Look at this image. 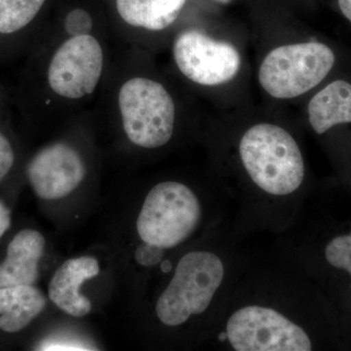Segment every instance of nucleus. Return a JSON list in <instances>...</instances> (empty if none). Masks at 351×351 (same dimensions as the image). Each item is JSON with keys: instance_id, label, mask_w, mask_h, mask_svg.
Instances as JSON below:
<instances>
[{"instance_id": "nucleus-1", "label": "nucleus", "mask_w": 351, "mask_h": 351, "mask_svg": "<svg viewBox=\"0 0 351 351\" xmlns=\"http://www.w3.org/2000/svg\"><path fill=\"white\" fill-rule=\"evenodd\" d=\"M313 280L271 246L254 250L208 339L218 351H311Z\"/></svg>"}, {"instance_id": "nucleus-2", "label": "nucleus", "mask_w": 351, "mask_h": 351, "mask_svg": "<svg viewBox=\"0 0 351 351\" xmlns=\"http://www.w3.org/2000/svg\"><path fill=\"white\" fill-rule=\"evenodd\" d=\"M237 154L240 176L226 189L230 225L243 239H272L290 225L307 195L301 147L284 127L263 122L241 134Z\"/></svg>"}, {"instance_id": "nucleus-3", "label": "nucleus", "mask_w": 351, "mask_h": 351, "mask_svg": "<svg viewBox=\"0 0 351 351\" xmlns=\"http://www.w3.org/2000/svg\"><path fill=\"white\" fill-rule=\"evenodd\" d=\"M248 241L234 232L228 219L172 262L169 281L154 304L160 325L176 330L199 321L208 341L255 250Z\"/></svg>"}, {"instance_id": "nucleus-4", "label": "nucleus", "mask_w": 351, "mask_h": 351, "mask_svg": "<svg viewBox=\"0 0 351 351\" xmlns=\"http://www.w3.org/2000/svg\"><path fill=\"white\" fill-rule=\"evenodd\" d=\"M230 217V199L225 189L204 195L184 182L163 181L149 189L136 226L142 242L166 254L199 233L211 232Z\"/></svg>"}, {"instance_id": "nucleus-5", "label": "nucleus", "mask_w": 351, "mask_h": 351, "mask_svg": "<svg viewBox=\"0 0 351 351\" xmlns=\"http://www.w3.org/2000/svg\"><path fill=\"white\" fill-rule=\"evenodd\" d=\"M335 63V53L326 44H288L265 57L258 69V82L274 98L293 99L317 86Z\"/></svg>"}, {"instance_id": "nucleus-6", "label": "nucleus", "mask_w": 351, "mask_h": 351, "mask_svg": "<svg viewBox=\"0 0 351 351\" xmlns=\"http://www.w3.org/2000/svg\"><path fill=\"white\" fill-rule=\"evenodd\" d=\"M119 105L124 131L134 145L154 149L170 142L176 108L162 84L149 78H132L120 89Z\"/></svg>"}, {"instance_id": "nucleus-7", "label": "nucleus", "mask_w": 351, "mask_h": 351, "mask_svg": "<svg viewBox=\"0 0 351 351\" xmlns=\"http://www.w3.org/2000/svg\"><path fill=\"white\" fill-rule=\"evenodd\" d=\"M173 54L182 75L204 86L232 82L241 66V58L234 46L215 40L196 29L179 34Z\"/></svg>"}, {"instance_id": "nucleus-8", "label": "nucleus", "mask_w": 351, "mask_h": 351, "mask_svg": "<svg viewBox=\"0 0 351 351\" xmlns=\"http://www.w3.org/2000/svg\"><path fill=\"white\" fill-rule=\"evenodd\" d=\"M103 64V49L94 36H71L51 60L48 82L59 96L71 100L83 98L96 89Z\"/></svg>"}, {"instance_id": "nucleus-9", "label": "nucleus", "mask_w": 351, "mask_h": 351, "mask_svg": "<svg viewBox=\"0 0 351 351\" xmlns=\"http://www.w3.org/2000/svg\"><path fill=\"white\" fill-rule=\"evenodd\" d=\"M38 197L53 200L73 193L86 174L82 156L66 144L51 145L32 158L27 169Z\"/></svg>"}, {"instance_id": "nucleus-10", "label": "nucleus", "mask_w": 351, "mask_h": 351, "mask_svg": "<svg viewBox=\"0 0 351 351\" xmlns=\"http://www.w3.org/2000/svg\"><path fill=\"white\" fill-rule=\"evenodd\" d=\"M100 272L98 261L93 257L71 258L59 267L51 279L48 295L51 301L73 317H83L91 311L89 299L80 294V288L88 279Z\"/></svg>"}, {"instance_id": "nucleus-11", "label": "nucleus", "mask_w": 351, "mask_h": 351, "mask_svg": "<svg viewBox=\"0 0 351 351\" xmlns=\"http://www.w3.org/2000/svg\"><path fill=\"white\" fill-rule=\"evenodd\" d=\"M44 248L45 239L36 230H24L16 234L8 245L5 260L0 263V288L34 285Z\"/></svg>"}, {"instance_id": "nucleus-12", "label": "nucleus", "mask_w": 351, "mask_h": 351, "mask_svg": "<svg viewBox=\"0 0 351 351\" xmlns=\"http://www.w3.org/2000/svg\"><path fill=\"white\" fill-rule=\"evenodd\" d=\"M307 110L309 124L318 135L351 123V83L341 80L330 83L311 99Z\"/></svg>"}, {"instance_id": "nucleus-13", "label": "nucleus", "mask_w": 351, "mask_h": 351, "mask_svg": "<svg viewBox=\"0 0 351 351\" xmlns=\"http://www.w3.org/2000/svg\"><path fill=\"white\" fill-rule=\"evenodd\" d=\"M46 306L43 293L32 285L0 288V329L19 332L38 317Z\"/></svg>"}, {"instance_id": "nucleus-14", "label": "nucleus", "mask_w": 351, "mask_h": 351, "mask_svg": "<svg viewBox=\"0 0 351 351\" xmlns=\"http://www.w3.org/2000/svg\"><path fill=\"white\" fill-rule=\"evenodd\" d=\"M186 0H117V11L127 24L162 31L179 17Z\"/></svg>"}, {"instance_id": "nucleus-15", "label": "nucleus", "mask_w": 351, "mask_h": 351, "mask_svg": "<svg viewBox=\"0 0 351 351\" xmlns=\"http://www.w3.org/2000/svg\"><path fill=\"white\" fill-rule=\"evenodd\" d=\"M45 0H0V34H13L36 18Z\"/></svg>"}, {"instance_id": "nucleus-16", "label": "nucleus", "mask_w": 351, "mask_h": 351, "mask_svg": "<svg viewBox=\"0 0 351 351\" xmlns=\"http://www.w3.org/2000/svg\"><path fill=\"white\" fill-rule=\"evenodd\" d=\"M319 255L329 269L345 272L351 280V228L348 232L330 237L321 246Z\"/></svg>"}, {"instance_id": "nucleus-17", "label": "nucleus", "mask_w": 351, "mask_h": 351, "mask_svg": "<svg viewBox=\"0 0 351 351\" xmlns=\"http://www.w3.org/2000/svg\"><path fill=\"white\" fill-rule=\"evenodd\" d=\"M93 27V20L87 11L75 9L68 14L64 20V29L71 36L89 34Z\"/></svg>"}, {"instance_id": "nucleus-18", "label": "nucleus", "mask_w": 351, "mask_h": 351, "mask_svg": "<svg viewBox=\"0 0 351 351\" xmlns=\"http://www.w3.org/2000/svg\"><path fill=\"white\" fill-rule=\"evenodd\" d=\"M136 262L142 267L152 269L160 265L163 261L167 260L166 254L161 249L157 248L145 242L138 245L135 253Z\"/></svg>"}, {"instance_id": "nucleus-19", "label": "nucleus", "mask_w": 351, "mask_h": 351, "mask_svg": "<svg viewBox=\"0 0 351 351\" xmlns=\"http://www.w3.org/2000/svg\"><path fill=\"white\" fill-rule=\"evenodd\" d=\"M14 163V152L10 143L0 132V182L5 178Z\"/></svg>"}, {"instance_id": "nucleus-20", "label": "nucleus", "mask_w": 351, "mask_h": 351, "mask_svg": "<svg viewBox=\"0 0 351 351\" xmlns=\"http://www.w3.org/2000/svg\"><path fill=\"white\" fill-rule=\"evenodd\" d=\"M40 350H89L86 346L76 339L68 338L51 339L44 341L39 346Z\"/></svg>"}, {"instance_id": "nucleus-21", "label": "nucleus", "mask_w": 351, "mask_h": 351, "mask_svg": "<svg viewBox=\"0 0 351 351\" xmlns=\"http://www.w3.org/2000/svg\"><path fill=\"white\" fill-rule=\"evenodd\" d=\"M11 223L10 211L8 208L4 205L3 202L0 201V239L2 235L8 230Z\"/></svg>"}, {"instance_id": "nucleus-22", "label": "nucleus", "mask_w": 351, "mask_h": 351, "mask_svg": "<svg viewBox=\"0 0 351 351\" xmlns=\"http://www.w3.org/2000/svg\"><path fill=\"white\" fill-rule=\"evenodd\" d=\"M338 2L341 13L351 23V0H338Z\"/></svg>"}, {"instance_id": "nucleus-23", "label": "nucleus", "mask_w": 351, "mask_h": 351, "mask_svg": "<svg viewBox=\"0 0 351 351\" xmlns=\"http://www.w3.org/2000/svg\"><path fill=\"white\" fill-rule=\"evenodd\" d=\"M216 1H218L219 2V3L221 4H228L230 3V2L232 1V0H216Z\"/></svg>"}]
</instances>
